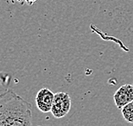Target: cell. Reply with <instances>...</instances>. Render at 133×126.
Segmentation results:
<instances>
[{"label": "cell", "instance_id": "cell-7", "mask_svg": "<svg viewBox=\"0 0 133 126\" xmlns=\"http://www.w3.org/2000/svg\"><path fill=\"white\" fill-rule=\"evenodd\" d=\"M11 3L15 4V3H23L25 2V0H10Z\"/></svg>", "mask_w": 133, "mask_h": 126}, {"label": "cell", "instance_id": "cell-6", "mask_svg": "<svg viewBox=\"0 0 133 126\" xmlns=\"http://www.w3.org/2000/svg\"><path fill=\"white\" fill-rule=\"evenodd\" d=\"M36 1H37V0H25V2L28 5H32Z\"/></svg>", "mask_w": 133, "mask_h": 126}, {"label": "cell", "instance_id": "cell-3", "mask_svg": "<svg viewBox=\"0 0 133 126\" xmlns=\"http://www.w3.org/2000/svg\"><path fill=\"white\" fill-rule=\"evenodd\" d=\"M54 93L48 88H43L36 96V104L37 108L43 113L51 112Z\"/></svg>", "mask_w": 133, "mask_h": 126}, {"label": "cell", "instance_id": "cell-5", "mask_svg": "<svg viewBox=\"0 0 133 126\" xmlns=\"http://www.w3.org/2000/svg\"><path fill=\"white\" fill-rule=\"evenodd\" d=\"M123 118L125 121L129 123H133V101L129 102L121 108Z\"/></svg>", "mask_w": 133, "mask_h": 126}, {"label": "cell", "instance_id": "cell-2", "mask_svg": "<svg viewBox=\"0 0 133 126\" xmlns=\"http://www.w3.org/2000/svg\"><path fill=\"white\" fill-rule=\"evenodd\" d=\"M71 108V98L67 92H57L54 94L51 113L54 118H61L69 114Z\"/></svg>", "mask_w": 133, "mask_h": 126}, {"label": "cell", "instance_id": "cell-4", "mask_svg": "<svg viewBox=\"0 0 133 126\" xmlns=\"http://www.w3.org/2000/svg\"><path fill=\"white\" fill-rule=\"evenodd\" d=\"M114 101L116 107L121 109L123 107L133 101V85L127 84L121 86L114 94Z\"/></svg>", "mask_w": 133, "mask_h": 126}, {"label": "cell", "instance_id": "cell-1", "mask_svg": "<svg viewBox=\"0 0 133 126\" xmlns=\"http://www.w3.org/2000/svg\"><path fill=\"white\" fill-rule=\"evenodd\" d=\"M31 105L11 89L0 94V126L31 125Z\"/></svg>", "mask_w": 133, "mask_h": 126}]
</instances>
